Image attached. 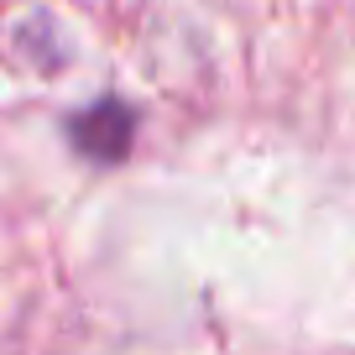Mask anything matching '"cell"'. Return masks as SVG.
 Segmentation results:
<instances>
[{"label":"cell","instance_id":"1","mask_svg":"<svg viewBox=\"0 0 355 355\" xmlns=\"http://www.w3.org/2000/svg\"><path fill=\"white\" fill-rule=\"evenodd\" d=\"M73 141H78V152H89V157H105V162H115V157L131 146V131H136V115L125 110L121 100H105V105H94V110H84L73 125Z\"/></svg>","mask_w":355,"mask_h":355}]
</instances>
